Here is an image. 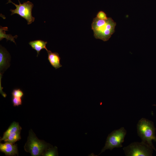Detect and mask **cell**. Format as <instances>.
Listing matches in <instances>:
<instances>
[{"label":"cell","instance_id":"obj_1","mask_svg":"<svg viewBox=\"0 0 156 156\" xmlns=\"http://www.w3.org/2000/svg\"><path fill=\"white\" fill-rule=\"evenodd\" d=\"M116 25V23L111 18L108 17L107 19L104 20L96 17L93 19L91 28L95 38L106 41L114 32Z\"/></svg>","mask_w":156,"mask_h":156},{"label":"cell","instance_id":"obj_2","mask_svg":"<svg viewBox=\"0 0 156 156\" xmlns=\"http://www.w3.org/2000/svg\"><path fill=\"white\" fill-rule=\"evenodd\" d=\"M138 135L142 140V142L150 146L156 151L152 141H156L155 129L152 121L142 118L139 120L137 125Z\"/></svg>","mask_w":156,"mask_h":156},{"label":"cell","instance_id":"obj_3","mask_svg":"<svg viewBox=\"0 0 156 156\" xmlns=\"http://www.w3.org/2000/svg\"><path fill=\"white\" fill-rule=\"evenodd\" d=\"M50 144L38 139L31 130L29 131L27 141L24 146L25 151L31 153V156L42 155L51 146Z\"/></svg>","mask_w":156,"mask_h":156},{"label":"cell","instance_id":"obj_4","mask_svg":"<svg viewBox=\"0 0 156 156\" xmlns=\"http://www.w3.org/2000/svg\"><path fill=\"white\" fill-rule=\"evenodd\" d=\"M126 133L127 131L123 127L112 132L108 135L105 146L99 155L107 149L112 150L115 148L122 147Z\"/></svg>","mask_w":156,"mask_h":156},{"label":"cell","instance_id":"obj_5","mask_svg":"<svg viewBox=\"0 0 156 156\" xmlns=\"http://www.w3.org/2000/svg\"><path fill=\"white\" fill-rule=\"evenodd\" d=\"M153 148L142 142L131 143L123 150L126 156H151L152 155Z\"/></svg>","mask_w":156,"mask_h":156},{"label":"cell","instance_id":"obj_6","mask_svg":"<svg viewBox=\"0 0 156 156\" xmlns=\"http://www.w3.org/2000/svg\"><path fill=\"white\" fill-rule=\"evenodd\" d=\"M19 5L13 3L11 0H8L7 3H12L16 7L14 10L11 9V15L17 14L21 17L24 18L27 21L28 25H29L34 22L35 20L34 17L32 15V10L34 7V5L31 2L28 1L21 4L19 0Z\"/></svg>","mask_w":156,"mask_h":156},{"label":"cell","instance_id":"obj_7","mask_svg":"<svg viewBox=\"0 0 156 156\" xmlns=\"http://www.w3.org/2000/svg\"><path fill=\"white\" fill-rule=\"evenodd\" d=\"M10 55L8 52L4 48L0 46V90H2L1 87V79L2 75L10 66Z\"/></svg>","mask_w":156,"mask_h":156},{"label":"cell","instance_id":"obj_8","mask_svg":"<svg viewBox=\"0 0 156 156\" xmlns=\"http://www.w3.org/2000/svg\"><path fill=\"white\" fill-rule=\"evenodd\" d=\"M0 151L6 155L14 156L18 154V148L16 144L9 142L0 144Z\"/></svg>","mask_w":156,"mask_h":156},{"label":"cell","instance_id":"obj_9","mask_svg":"<svg viewBox=\"0 0 156 156\" xmlns=\"http://www.w3.org/2000/svg\"><path fill=\"white\" fill-rule=\"evenodd\" d=\"M48 53V60L51 65L56 69L61 67L62 65L60 63V57L57 52H52L51 51H47Z\"/></svg>","mask_w":156,"mask_h":156},{"label":"cell","instance_id":"obj_10","mask_svg":"<svg viewBox=\"0 0 156 156\" xmlns=\"http://www.w3.org/2000/svg\"><path fill=\"white\" fill-rule=\"evenodd\" d=\"M47 43V42L41 40L31 41L29 43L32 49L36 51L37 53V57L38 56L40 51L42 49H45L47 51L48 50L46 47V44Z\"/></svg>","mask_w":156,"mask_h":156},{"label":"cell","instance_id":"obj_11","mask_svg":"<svg viewBox=\"0 0 156 156\" xmlns=\"http://www.w3.org/2000/svg\"><path fill=\"white\" fill-rule=\"evenodd\" d=\"M22 128L18 122H14L12 123L8 129L4 133L3 137L0 141L4 140L10 134L14 132L21 131Z\"/></svg>","mask_w":156,"mask_h":156},{"label":"cell","instance_id":"obj_12","mask_svg":"<svg viewBox=\"0 0 156 156\" xmlns=\"http://www.w3.org/2000/svg\"><path fill=\"white\" fill-rule=\"evenodd\" d=\"M8 27H2L0 26V40H1L3 38L6 39L7 41L10 40L16 44L14 38H16L18 36L16 35L12 36L11 34H6L5 33V31H8Z\"/></svg>","mask_w":156,"mask_h":156},{"label":"cell","instance_id":"obj_13","mask_svg":"<svg viewBox=\"0 0 156 156\" xmlns=\"http://www.w3.org/2000/svg\"><path fill=\"white\" fill-rule=\"evenodd\" d=\"M21 131L14 132L9 135L4 141L5 142H9L14 143L21 139Z\"/></svg>","mask_w":156,"mask_h":156},{"label":"cell","instance_id":"obj_14","mask_svg":"<svg viewBox=\"0 0 156 156\" xmlns=\"http://www.w3.org/2000/svg\"><path fill=\"white\" fill-rule=\"evenodd\" d=\"M42 155L45 156H57V148L56 146L54 148H51L50 147L46 150Z\"/></svg>","mask_w":156,"mask_h":156},{"label":"cell","instance_id":"obj_15","mask_svg":"<svg viewBox=\"0 0 156 156\" xmlns=\"http://www.w3.org/2000/svg\"><path fill=\"white\" fill-rule=\"evenodd\" d=\"M12 96L22 98L24 95L23 91L20 89H15L12 92Z\"/></svg>","mask_w":156,"mask_h":156},{"label":"cell","instance_id":"obj_16","mask_svg":"<svg viewBox=\"0 0 156 156\" xmlns=\"http://www.w3.org/2000/svg\"><path fill=\"white\" fill-rule=\"evenodd\" d=\"M12 102L13 106H18L22 104V98L12 96Z\"/></svg>","mask_w":156,"mask_h":156},{"label":"cell","instance_id":"obj_17","mask_svg":"<svg viewBox=\"0 0 156 156\" xmlns=\"http://www.w3.org/2000/svg\"><path fill=\"white\" fill-rule=\"evenodd\" d=\"M96 17L100 19L105 20L108 18L106 14L104 12L101 11L97 14Z\"/></svg>","mask_w":156,"mask_h":156}]
</instances>
